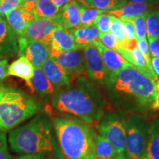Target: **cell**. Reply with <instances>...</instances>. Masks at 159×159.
<instances>
[{
    "mask_svg": "<svg viewBox=\"0 0 159 159\" xmlns=\"http://www.w3.org/2000/svg\"><path fill=\"white\" fill-rule=\"evenodd\" d=\"M1 89H2V87H1V86H0V91H1Z\"/></svg>",
    "mask_w": 159,
    "mask_h": 159,
    "instance_id": "cell-49",
    "label": "cell"
},
{
    "mask_svg": "<svg viewBox=\"0 0 159 159\" xmlns=\"http://www.w3.org/2000/svg\"><path fill=\"white\" fill-rule=\"evenodd\" d=\"M151 66L155 74L159 77V57H151Z\"/></svg>",
    "mask_w": 159,
    "mask_h": 159,
    "instance_id": "cell-39",
    "label": "cell"
},
{
    "mask_svg": "<svg viewBox=\"0 0 159 159\" xmlns=\"http://www.w3.org/2000/svg\"><path fill=\"white\" fill-rule=\"evenodd\" d=\"M36 2L37 0H23L22 7L26 11L29 12H33Z\"/></svg>",
    "mask_w": 159,
    "mask_h": 159,
    "instance_id": "cell-38",
    "label": "cell"
},
{
    "mask_svg": "<svg viewBox=\"0 0 159 159\" xmlns=\"http://www.w3.org/2000/svg\"><path fill=\"white\" fill-rule=\"evenodd\" d=\"M34 19L33 12L26 11L22 6L13 10L5 16L7 25L18 36H22L27 25Z\"/></svg>",
    "mask_w": 159,
    "mask_h": 159,
    "instance_id": "cell-16",
    "label": "cell"
},
{
    "mask_svg": "<svg viewBox=\"0 0 159 159\" xmlns=\"http://www.w3.org/2000/svg\"><path fill=\"white\" fill-rule=\"evenodd\" d=\"M50 47L58 51H69L77 49L73 29H66L58 26L52 33Z\"/></svg>",
    "mask_w": 159,
    "mask_h": 159,
    "instance_id": "cell-18",
    "label": "cell"
},
{
    "mask_svg": "<svg viewBox=\"0 0 159 159\" xmlns=\"http://www.w3.org/2000/svg\"><path fill=\"white\" fill-rule=\"evenodd\" d=\"M75 1H76L80 6H82V7H85V2H86V0H75Z\"/></svg>",
    "mask_w": 159,
    "mask_h": 159,
    "instance_id": "cell-44",
    "label": "cell"
},
{
    "mask_svg": "<svg viewBox=\"0 0 159 159\" xmlns=\"http://www.w3.org/2000/svg\"><path fill=\"white\" fill-rule=\"evenodd\" d=\"M148 13H144L133 19L134 21L136 37L138 39H145L147 37L146 33V18Z\"/></svg>",
    "mask_w": 159,
    "mask_h": 159,
    "instance_id": "cell-29",
    "label": "cell"
},
{
    "mask_svg": "<svg viewBox=\"0 0 159 159\" xmlns=\"http://www.w3.org/2000/svg\"><path fill=\"white\" fill-rule=\"evenodd\" d=\"M51 118L60 148L66 159H96L97 133L92 126L69 114Z\"/></svg>",
    "mask_w": 159,
    "mask_h": 159,
    "instance_id": "cell-4",
    "label": "cell"
},
{
    "mask_svg": "<svg viewBox=\"0 0 159 159\" xmlns=\"http://www.w3.org/2000/svg\"><path fill=\"white\" fill-rule=\"evenodd\" d=\"M58 11L51 0H37L33 13L35 19H48L54 17Z\"/></svg>",
    "mask_w": 159,
    "mask_h": 159,
    "instance_id": "cell-24",
    "label": "cell"
},
{
    "mask_svg": "<svg viewBox=\"0 0 159 159\" xmlns=\"http://www.w3.org/2000/svg\"><path fill=\"white\" fill-rule=\"evenodd\" d=\"M129 1H130V2L148 4V5H153L159 4V0H129Z\"/></svg>",
    "mask_w": 159,
    "mask_h": 159,
    "instance_id": "cell-41",
    "label": "cell"
},
{
    "mask_svg": "<svg viewBox=\"0 0 159 159\" xmlns=\"http://www.w3.org/2000/svg\"><path fill=\"white\" fill-rule=\"evenodd\" d=\"M48 159H57V158H53V157H51V158H48Z\"/></svg>",
    "mask_w": 159,
    "mask_h": 159,
    "instance_id": "cell-47",
    "label": "cell"
},
{
    "mask_svg": "<svg viewBox=\"0 0 159 159\" xmlns=\"http://www.w3.org/2000/svg\"><path fill=\"white\" fill-rule=\"evenodd\" d=\"M153 5L148 4L129 2L125 4L124 5L118 9L112 10L107 12V13L118 19H125V18H134L144 13H150V11L153 9Z\"/></svg>",
    "mask_w": 159,
    "mask_h": 159,
    "instance_id": "cell-19",
    "label": "cell"
},
{
    "mask_svg": "<svg viewBox=\"0 0 159 159\" xmlns=\"http://www.w3.org/2000/svg\"><path fill=\"white\" fill-rule=\"evenodd\" d=\"M0 159H12L7 148L5 132L0 131Z\"/></svg>",
    "mask_w": 159,
    "mask_h": 159,
    "instance_id": "cell-34",
    "label": "cell"
},
{
    "mask_svg": "<svg viewBox=\"0 0 159 159\" xmlns=\"http://www.w3.org/2000/svg\"><path fill=\"white\" fill-rule=\"evenodd\" d=\"M145 155L149 159H159V117L150 123Z\"/></svg>",
    "mask_w": 159,
    "mask_h": 159,
    "instance_id": "cell-21",
    "label": "cell"
},
{
    "mask_svg": "<svg viewBox=\"0 0 159 159\" xmlns=\"http://www.w3.org/2000/svg\"><path fill=\"white\" fill-rule=\"evenodd\" d=\"M120 20L122 21L123 26H124L125 34H126V39L128 40L136 39V30H135V27L133 19L125 18V19H121Z\"/></svg>",
    "mask_w": 159,
    "mask_h": 159,
    "instance_id": "cell-33",
    "label": "cell"
},
{
    "mask_svg": "<svg viewBox=\"0 0 159 159\" xmlns=\"http://www.w3.org/2000/svg\"><path fill=\"white\" fill-rule=\"evenodd\" d=\"M32 84L34 91L42 98L52 97L56 92L54 85L46 77L41 68H34Z\"/></svg>",
    "mask_w": 159,
    "mask_h": 159,
    "instance_id": "cell-20",
    "label": "cell"
},
{
    "mask_svg": "<svg viewBox=\"0 0 159 159\" xmlns=\"http://www.w3.org/2000/svg\"><path fill=\"white\" fill-rule=\"evenodd\" d=\"M149 52L151 57H159V39L148 37Z\"/></svg>",
    "mask_w": 159,
    "mask_h": 159,
    "instance_id": "cell-35",
    "label": "cell"
},
{
    "mask_svg": "<svg viewBox=\"0 0 159 159\" xmlns=\"http://www.w3.org/2000/svg\"><path fill=\"white\" fill-rule=\"evenodd\" d=\"M22 5L23 0H0V16H5Z\"/></svg>",
    "mask_w": 159,
    "mask_h": 159,
    "instance_id": "cell-30",
    "label": "cell"
},
{
    "mask_svg": "<svg viewBox=\"0 0 159 159\" xmlns=\"http://www.w3.org/2000/svg\"><path fill=\"white\" fill-rule=\"evenodd\" d=\"M50 56L64 69L71 80L86 72L83 49L58 51L50 47Z\"/></svg>",
    "mask_w": 159,
    "mask_h": 159,
    "instance_id": "cell-8",
    "label": "cell"
},
{
    "mask_svg": "<svg viewBox=\"0 0 159 159\" xmlns=\"http://www.w3.org/2000/svg\"><path fill=\"white\" fill-rule=\"evenodd\" d=\"M146 33L148 38L159 37V11L150 12L147 15Z\"/></svg>",
    "mask_w": 159,
    "mask_h": 159,
    "instance_id": "cell-27",
    "label": "cell"
},
{
    "mask_svg": "<svg viewBox=\"0 0 159 159\" xmlns=\"http://www.w3.org/2000/svg\"><path fill=\"white\" fill-rule=\"evenodd\" d=\"M83 54L89 78L97 84L105 85L109 74L99 51L94 45L91 44L83 48Z\"/></svg>",
    "mask_w": 159,
    "mask_h": 159,
    "instance_id": "cell-10",
    "label": "cell"
},
{
    "mask_svg": "<svg viewBox=\"0 0 159 159\" xmlns=\"http://www.w3.org/2000/svg\"><path fill=\"white\" fill-rule=\"evenodd\" d=\"M111 15L105 13L97 16L94 25L97 26L99 33H108L110 32Z\"/></svg>",
    "mask_w": 159,
    "mask_h": 159,
    "instance_id": "cell-32",
    "label": "cell"
},
{
    "mask_svg": "<svg viewBox=\"0 0 159 159\" xmlns=\"http://www.w3.org/2000/svg\"><path fill=\"white\" fill-rule=\"evenodd\" d=\"M105 13H107V12L93 8V7L80 6V21L78 27H89V26L94 25L95 20L97 16Z\"/></svg>",
    "mask_w": 159,
    "mask_h": 159,
    "instance_id": "cell-26",
    "label": "cell"
},
{
    "mask_svg": "<svg viewBox=\"0 0 159 159\" xmlns=\"http://www.w3.org/2000/svg\"><path fill=\"white\" fill-rule=\"evenodd\" d=\"M126 3V1L122 0H86L85 7H93L108 12L112 10L118 9Z\"/></svg>",
    "mask_w": 159,
    "mask_h": 159,
    "instance_id": "cell-25",
    "label": "cell"
},
{
    "mask_svg": "<svg viewBox=\"0 0 159 159\" xmlns=\"http://www.w3.org/2000/svg\"><path fill=\"white\" fill-rule=\"evenodd\" d=\"M34 67L31 63L24 56H20L8 66L7 75L19 77L24 80L32 93H34L32 78H33Z\"/></svg>",
    "mask_w": 159,
    "mask_h": 159,
    "instance_id": "cell-17",
    "label": "cell"
},
{
    "mask_svg": "<svg viewBox=\"0 0 159 159\" xmlns=\"http://www.w3.org/2000/svg\"><path fill=\"white\" fill-rule=\"evenodd\" d=\"M71 0H51L52 3L55 6L57 9L60 10L63 5H65L66 4H67L69 2H71Z\"/></svg>",
    "mask_w": 159,
    "mask_h": 159,
    "instance_id": "cell-40",
    "label": "cell"
},
{
    "mask_svg": "<svg viewBox=\"0 0 159 159\" xmlns=\"http://www.w3.org/2000/svg\"><path fill=\"white\" fill-rule=\"evenodd\" d=\"M113 159H127V158L125 156V155H118V156H116Z\"/></svg>",
    "mask_w": 159,
    "mask_h": 159,
    "instance_id": "cell-45",
    "label": "cell"
},
{
    "mask_svg": "<svg viewBox=\"0 0 159 159\" xmlns=\"http://www.w3.org/2000/svg\"><path fill=\"white\" fill-rule=\"evenodd\" d=\"M127 119L126 113L116 109H107L97 125L99 134L113 145L118 155L125 154Z\"/></svg>",
    "mask_w": 159,
    "mask_h": 159,
    "instance_id": "cell-6",
    "label": "cell"
},
{
    "mask_svg": "<svg viewBox=\"0 0 159 159\" xmlns=\"http://www.w3.org/2000/svg\"><path fill=\"white\" fill-rule=\"evenodd\" d=\"M41 69L55 89L66 87L71 84L70 77L51 56L47 60Z\"/></svg>",
    "mask_w": 159,
    "mask_h": 159,
    "instance_id": "cell-14",
    "label": "cell"
},
{
    "mask_svg": "<svg viewBox=\"0 0 159 159\" xmlns=\"http://www.w3.org/2000/svg\"><path fill=\"white\" fill-rule=\"evenodd\" d=\"M150 123L143 114H131L127 119L125 156L127 159H139L146 151Z\"/></svg>",
    "mask_w": 159,
    "mask_h": 159,
    "instance_id": "cell-7",
    "label": "cell"
},
{
    "mask_svg": "<svg viewBox=\"0 0 159 159\" xmlns=\"http://www.w3.org/2000/svg\"><path fill=\"white\" fill-rule=\"evenodd\" d=\"M122 1H126V2H128V0H122Z\"/></svg>",
    "mask_w": 159,
    "mask_h": 159,
    "instance_id": "cell-48",
    "label": "cell"
},
{
    "mask_svg": "<svg viewBox=\"0 0 159 159\" xmlns=\"http://www.w3.org/2000/svg\"><path fill=\"white\" fill-rule=\"evenodd\" d=\"M11 149L18 155H42L66 159L60 148L48 109L10 131Z\"/></svg>",
    "mask_w": 159,
    "mask_h": 159,
    "instance_id": "cell-3",
    "label": "cell"
},
{
    "mask_svg": "<svg viewBox=\"0 0 159 159\" xmlns=\"http://www.w3.org/2000/svg\"><path fill=\"white\" fill-rule=\"evenodd\" d=\"M8 70V61L7 59L0 60V81L7 76Z\"/></svg>",
    "mask_w": 159,
    "mask_h": 159,
    "instance_id": "cell-37",
    "label": "cell"
},
{
    "mask_svg": "<svg viewBox=\"0 0 159 159\" xmlns=\"http://www.w3.org/2000/svg\"><path fill=\"white\" fill-rule=\"evenodd\" d=\"M110 32L116 37L117 42H118L119 48H121L127 40L126 34H125L124 26H123L122 21L113 16H111Z\"/></svg>",
    "mask_w": 159,
    "mask_h": 159,
    "instance_id": "cell-28",
    "label": "cell"
},
{
    "mask_svg": "<svg viewBox=\"0 0 159 159\" xmlns=\"http://www.w3.org/2000/svg\"><path fill=\"white\" fill-rule=\"evenodd\" d=\"M105 85L116 110L139 114L159 110L155 81L130 63L109 75Z\"/></svg>",
    "mask_w": 159,
    "mask_h": 159,
    "instance_id": "cell-1",
    "label": "cell"
},
{
    "mask_svg": "<svg viewBox=\"0 0 159 159\" xmlns=\"http://www.w3.org/2000/svg\"><path fill=\"white\" fill-rule=\"evenodd\" d=\"M158 39H159V37H158Z\"/></svg>",
    "mask_w": 159,
    "mask_h": 159,
    "instance_id": "cell-50",
    "label": "cell"
},
{
    "mask_svg": "<svg viewBox=\"0 0 159 159\" xmlns=\"http://www.w3.org/2000/svg\"><path fill=\"white\" fill-rule=\"evenodd\" d=\"M73 33L77 49H83L87 46L93 44L94 41H98L99 32L95 25L89 27H77L73 29Z\"/></svg>",
    "mask_w": 159,
    "mask_h": 159,
    "instance_id": "cell-22",
    "label": "cell"
},
{
    "mask_svg": "<svg viewBox=\"0 0 159 159\" xmlns=\"http://www.w3.org/2000/svg\"><path fill=\"white\" fill-rule=\"evenodd\" d=\"M57 23L66 29H75L80 21V5L75 0H71L59 10L53 17Z\"/></svg>",
    "mask_w": 159,
    "mask_h": 159,
    "instance_id": "cell-12",
    "label": "cell"
},
{
    "mask_svg": "<svg viewBox=\"0 0 159 159\" xmlns=\"http://www.w3.org/2000/svg\"><path fill=\"white\" fill-rule=\"evenodd\" d=\"M136 48L142 52L148 61H151V56L149 52V46L147 38L136 40Z\"/></svg>",
    "mask_w": 159,
    "mask_h": 159,
    "instance_id": "cell-36",
    "label": "cell"
},
{
    "mask_svg": "<svg viewBox=\"0 0 159 159\" xmlns=\"http://www.w3.org/2000/svg\"><path fill=\"white\" fill-rule=\"evenodd\" d=\"M58 26L53 17L48 19H34L27 25L22 36L49 45L53 32Z\"/></svg>",
    "mask_w": 159,
    "mask_h": 159,
    "instance_id": "cell-11",
    "label": "cell"
},
{
    "mask_svg": "<svg viewBox=\"0 0 159 159\" xmlns=\"http://www.w3.org/2000/svg\"><path fill=\"white\" fill-rule=\"evenodd\" d=\"M93 45L99 51L109 75L121 70L129 63L118 52L106 48L99 41H94Z\"/></svg>",
    "mask_w": 159,
    "mask_h": 159,
    "instance_id": "cell-15",
    "label": "cell"
},
{
    "mask_svg": "<svg viewBox=\"0 0 159 159\" xmlns=\"http://www.w3.org/2000/svg\"><path fill=\"white\" fill-rule=\"evenodd\" d=\"M18 46L19 56L25 57L34 68H42L50 57V46L41 41L18 36Z\"/></svg>",
    "mask_w": 159,
    "mask_h": 159,
    "instance_id": "cell-9",
    "label": "cell"
},
{
    "mask_svg": "<svg viewBox=\"0 0 159 159\" xmlns=\"http://www.w3.org/2000/svg\"><path fill=\"white\" fill-rule=\"evenodd\" d=\"M52 107L63 114H69L95 126L107 110L108 102L93 82L78 77L72 85L55 92L52 97Z\"/></svg>",
    "mask_w": 159,
    "mask_h": 159,
    "instance_id": "cell-2",
    "label": "cell"
},
{
    "mask_svg": "<svg viewBox=\"0 0 159 159\" xmlns=\"http://www.w3.org/2000/svg\"><path fill=\"white\" fill-rule=\"evenodd\" d=\"M139 159H149V158H148V156H146V155H144V156H142V157H141V158H139Z\"/></svg>",
    "mask_w": 159,
    "mask_h": 159,
    "instance_id": "cell-46",
    "label": "cell"
},
{
    "mask_svg": "<svg viewBox=\"0 0 159 159\" xmlns=\"http://www.w3.org/2000/svg\"><path fill=\"white\" fill-rule=\"evenodd\" d=\"M98 40L105 47L108 49L116 50L119 48L118 42L116 37L111 32L108 33H99Z\"/></svg>",
    "mask_w": 159,
    "mask_h": 159,
    "instance_id": "cell-31",
    "label": "cell"
},
{
    "mask_svg": "<svg viewBox=\"0 0 159 159\" xmlns=\"http://www.w3.org/2000/svg\"><path fill=\"white\" fill-rule=\"evenodd\" d=\"M16 159H44V156L42 155H23Z\"/></svg>",
    "mask_w": 159,
    "mask_h": 159,
    "instance_id": "cell-42",
    "label": "cell"
},
{
    "mask_svg": "<svg viewBox=\"0 0 159 159\" xmlns=\"http://www.w3.org/2000/svg\"><path fill=\"white\" fill-rule=\"evenodd\" d=\"M42 104L20 89L2 88L0 91V131L5 132L41 112Z\"/></svg>",
    "mask_w": 159,
    "mask_h": 159,
    "instance_id": "cell-5",
    "label": "cell"
},
{
    "mask_svg": "<svg viewBox=\"0 0 159 159\" xmlns=\"http://www.w3.org/2000/svg\"><path fill=\"white\" fill-rule=\"evenodd\" d=\"M95 152L96 159H113L118 156L113 145L99 134H97Z\"/></svg>",
    "mask_w": 159,
    "mask_h": 159,
    "instance_id": "cell-23",
    "label": "cell"
},
{
    "mask_svg": "<svg viewBox=\"0 0 159 159\" xmlns=\"http://www.w3.org/2000/svg\"><path fill=\"white\" fill-rule=\"evenodd\" d=\"M19 52L18 35L0 16V57L13 55Z\"/></svg>",
    "mask_w": 159,
    "mask_h": 159,
    "instance_id": "cell-13",
    "label": "cell"
},
{
    "mask_svg": "<svg viewBox=\"0 0 159 159\" xmlns=\"http://www.w3.org/2000/svg\"><path fill=\"white\" fill-rule=\"evenodd\" d=\"M155 87H156L157 97H158V99L159 101V79L157 80L156 81H155Z\"/></svg>",
    "mask_w": 159,
    "mask_h": 159,
    "instance_id": "cell-43",
    "label": "cell"
}]
</instances>
